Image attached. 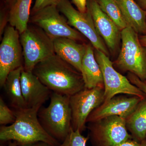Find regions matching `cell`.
I'll return each instance as SVG.
<instances>
[{
	"instance_id": "1",
	"label": "cell",
	"mask_w": 146,
	"mask_h": 146,
	"mask_svg": "<svg viewBox=\"0 0 146 146\" xmlns=\"http://www.w3.org/2000/svg\"><path fill=\"white\" fill-rule=\"evenodd\" d=\"M33 72L55 93L71 96L85 88L81 73L56 54L39 62Z\"/></svg>"
},
{
	"instance_id": "2",
	"label": "cell",
	"mask_w": 146,
	"mask_h": 146,
	"mask_svg": "<svg viewBox=\"0 0 146 146\" xmlns=\"http://www.w3.org/2000/svg\"><path fill=\"white\" fill-rule=\"evenodd\" d=\"M41 106L26 108L15 110V122L0 127L1 142L14 141L18 146L43 142L52 146H59L60 143L45 130L39 121L38 112Z\"/></svg>"
},
{
	"instance_id": "3",
	"label": "cell",
	"mask_w": 146,
	"mask_h": 146,
	"mask_svg": "<svg viewBox=\"0 0 146 146\" xmlns=\"http://www.w3.org/2000/svg\"><path fill=\"white\" fill-rule=\"evenodd\" d=\"M50 97L49 105L39 109L38 118L45 130L62 143L72 127L70 96L53 92Z\"/></svg>"
},
{
	"instance_id": "4",
	"label": "cell",
	"mask_w": 146,
	"mask_h": 146,
	"mask_svg": "<svg viewBox=\"0 0 146 146\" xmlns=\"http://www.w3.org/2000/svg\"><path fill=\"white\" fill-rule=\"evenodd\" d=\"M121 48L115 64L121 70L146 80V49L141 44L138 33L128 26L121 31Z\"/></svg>"
},
{
	"instance_id": "5",
	"label": "cell",
	"mask_w": 146,
	"mask_h": 146,
	"mask_svg": "<svg viewBox=\"0 0 146 146\" xmlns=\"http://www.w3.org/2000/svg\"><path fill=\"white\" fill-rule=\"evenodd\" d=\"M20 38L25 70L33 72L39 62L55 54L53 39L37 26L29 25Z\"/></svg>"
},
{
	"instance_id": "6",
	"label": "cell",
	"mask_w": 146,
	"mask_h": 146,
	"mask_svg": "<svg viewBox=\"0 0 146 146\" xmlns=\"http://www.w3.org/2000/svg\"><path fill=\"white\" fill-rule=\"evenodd\" d=\"M86 128L92 146H118L132 138L126 126L125 119L119 116H110L89 123Z\"/></svg>"
},
{
	"instance_id": "7",
	"label": "cell",
	"mask_w": 146,
	"mask_h": 146,
	"mask_svg": "<svg viewBox=\"0 0 146 146\" xmlns=\"http://www.w3.org/2000/svg\"><path fill=\"white\" fill-rule=\"evenodd\" d=\"M95 57L98 63L103 77L104 101H109L118 94H127L145 98L146 94L129 80L121 74L113 67L107 55L96 50Z\"/></svg>"
},
{
	"instance_id": "8",
	"label": "cell",
	"mask_w": 146,
	"mask_h": 146,
	"mask_svg": "<svg viewBox=\"0 0 146 146\" xmlns=\"http://www.w3.org/2000/svg\"><path fill=\"white\" fill-rule=\"evenodd\" d=\"M60 13L57 6H49L32 14L29 23L42 29L52 39L66 37L76 41L83 40L82 35L71 27Z\"/></svg>"
},
{
	"instance_id": "9",
	"label": "cell",
	"mask_w": 146,
	"mask_h": 146,
	"mask_svg": "<svg viewBox=\"0 0 146 146\" xmlns=\"http://www.w3.org/2000/svg\"><path fill=\"white\" fill-rule=\"evenodd\" d=\"M72 127L81 133L86 128V120L90 114L104 101V87L84 89L70 96Z\"/></svg>"
},
{
	"instance_id": "10",
	"label": "cell",
	"mask_w": 146,
	"mask_h": 146,
	"mask_svg": "<svg viewBox=\"0 0 146 146\" xmlns=\"http://www.w3.org/2000/svg\"><path fill=\"white\" fill-rule=\"evenodd\" d=\"M23 66L20 33L10 25L5 30L0 44V85L3 87L9 74Z\"/></svg>"
},
{
	"instance_id": "11",
	"label": "cell",
	"mask_w": 146,
	"mask_h": 146,
	"mask_svg": "<svg viewBox=\"0 0 146 146\" xmlns=\"http://www.w3.org/2000/svg\"><path fill=\"white\" fill-rule=\"evenodd\" d=\"M58 9L65 16L68 23L89 39L96 50L108 54L105 44L97 32L91 13L88 9L82 13L73 6L69 0H60Z\"/></svg>"
},
{
	"instance_id": "12",
	"label": "cell",
	"mask_w": 146,
	"mask_h": 146,
	"mask_svg": "<svg viewBox=\"0 0 146 146\" xmlns=\"http://www.w3.org/2000/svg\"><path fill=\"white\" fill-rule=\"evenodd\" d=\"M143 99L136 96H115L94 110L87 118L86 123L110 116H119L126 119Z\"/></svg>"
},
{
	"instance_id": "13",
	"label": "cell",
	"mask_w": 146,
	"mask_h": 146,
	"mask_svg": "<svg viewBox=\"0 0 146 146\" xmlns=\"http://www.w3.org/2000/svg\"><path fill=\"white\" fill-rule=\"evenodd\" d=\"M87 7L98 33L110 49L115 50L121 37L119 29L102 10L97 0H87Z\"/></svg>"
},
{
	"instance_id": "14",
	"label": "cell",
	"mask_w": 146,
	"mask_h": 146,
	"mask_svg": "<svg viewBox=\"0 0 146 146\" xmlns=\"http://www.w3.org/2000/svg\"><path fill=\"white\" fill-rule=\"evenodd\" d=\"M22 93L27 107L41 106L51 95L50 90L33 72L23 70L21 73Z\"/></svg>"
},
{
	"instance_id": "15",
	"label": "cell",
	"mask_w": 146,
	"mask_h": 146,
	"mask_svg": "<svg viewBox=\"0 0 146 146\" xmlns=\"http://www.w3.org/2000/svg\"><path fill=\"white\" fill-rule=\"evenodd\" d=\"M53 41L55 54L80 72L86 45L79 44L76 40L66 37L55 38Z\"/></svg>"
},
{
	"instance_id": "16",
	"label": "cell",
	"mask_w": 146,
	"mask_h": 146,
	"mask_svg": "<svg viewBox=\"0 0 146 146\" xmlns=\"http://www.w3.org/2000/svg\"><path fill=\"white\" fill-rule=\"evenodd\" d=\"M80 73L85 88L92 89L98 86L104 87L102 73L91 45H86V50L82 62Z\"/></svg>"
},
{
	"instance_id": "17",
	"label": "cell",
	"mask_w": 146,
	"mask_h": 146,
	"mask_svg": "<svg viewBox=\"0 0 146 146\" xmlns=\"http://www.w3.org/2000/svg\"><path fill=\"white\" fill-rule=\"evenodd\" d=\"M120 8L128 26L137 33H146V13L134 0H121Z\"/></svg>"
},
{
	"instance_id": "18",
	"label": "cell",
	"mask_w": 146,
	"mask_h": 146,
	"mask_svg": "<svg viewBox=\"0 0 146 146\" xmlns=\"http://www.w3.org/2000/svg\"><path fill=\"white\" fill-rule=\"evenodd\" d=\"M126 126L133 140L141 143L146 138V98L125 119Z\"/></svg>"
},
{
	"instance_id": "19",
	"label": "cell",
	"mask_w": 146,
	"mask_h": 146,
	"mask_svg": "<svg viewBox=\"0 0 146 146\" xmlns=\"http://www.w3.org/2000/svg\"><path fill=\"white\" fill-rule=\"evenodd\" d=\"M23 69V66H22L11 72L3 86L11 105L16 110L27 108L23 96L21 84V73Z\"/></svg>"
},
{
	"instance_id": "20",
	"label": "cell",
	"mask_w": 146,
	"mask_h": 146,
	"mask_svg": "<svg viewBox=\"0 0 146 146\" xmlns=\"http://www.w3.org/2000/svg\"><path fill=\"white\" fill-rule=\"evenodd\" d=\"M32 1L17 0L10 8L8 13V23L18 31L20 34L25 31L28 26Z\"/></svg>"
},
{
	"instance_id": "21",
	"label": "cell",
	"mask_w": 146,
	"mask_h": 146,
	"mask_svg": "<svg viewBox=\"0 0 146 146\" xmlns=\"http://www.w3.org/2000/svg\"><path fill=\"white\" fill-rule=\"evenodd\" d=\"M98 1L102 10L117 25L120 30L128 27L121 9L116 3L110 0H98Z\"/></svg>"
},
{
	"instance_id": "22",
	"label": "cell",
	"mask_w": 146,
	"mask_h": 146,
	"mask_svg": "<svg viewBox=\"0 0 146 146\" xmlns=\"http://www.w3.org/2000/svg\"><path fill=\"white\" fill-rule=\"evenodd\" d=\"M89 140L88 136L85 137L80 131L74 130L72 127L68 136L59 146H86Z\"/></svg>"
},
{
	"instance_id": "23",
	"label": "cell",
	"mask_w": 146,
	"mask_h": 146,
	"mask_svg": "<svg viewBox=\"0 0 146 146\" xmlns=\"http://www.w3.org/2000/svg\"><path fill=\"white\" fill-rule=\"evenodd\" d=\"M16 119L15 111H12L6 104L3 98H0V124L2 126L12 124Z\"/></svg>"
},
{
	"instance_id": "24",
	"label": "cell",
	"mask_w": 146,
	"mask_h": 146,
	"mask_svg": "<svg viewBox=\"0 0 146 146\" xmlns=\"http://www.w3.org/2000/svg\"><path fill=\"white\" fill-rule=\"evenodd\" d=\"M60 0H36L31 11V14L51 5L57 6Z\"/></svg>"
},
{
	"instance_id": "25",
	"label": "cell",
	"mask_w": 146,
	"mask_h": 146,
	"mask_svg": "<svg viewBox=\"0 0 146 146\" xmlns=\"http://www.w3.org/2000/svg\"><path fill=\"white\" fill-rule=\"evenodd\" d=\"M78 10L84 13L87 10V0H72Z\"/></svg>"
},
{
	"instance_id": "26",
	"label": "cell",
	"mask_w": 146,
	"mask_h": 146,
	"mask_svg": "<svg viewBox=\"0 0 146 146\" xmlns=\"http://www.w3.org/2000/svg\"><path fill=\"white\" fill-rule=\"evenodd\" d=\"M118 146H141V144L133 140V138H131L123 142Z\"/></svg>"
},
{
	"instance_id": "27",
	"label": "cell",
	"mask_w": 146,
	"mask_h": 146,
	"mask_svg": "<svg viewBox=\"0 0 146 146\" xmlns=\"http://www.w3.org/2000/svg\"><path fill=\"white\" fill-rule=\"evenodd\" d=\"M19 146H52L47 143L43 142H38L28 144V145H24Z\"/></svg>"
},
{
	"instance_id": "28",
	"label": "cell",
	"mask_w": 146,
	"mask_h": 146,
	"mask_svg": "<svg viewBox=\"0 0 146 146\" xmlns=\"http://www.w3.org/2000/svg\"><path fill=\"white\" fill-rule=\"evenodd\" d=\"M138 4L143 9H146V0H137Z\"/></svg>"
},
{
	"instance_id": "29",
	"label": "cell",
	"mask_w": 146,
	"mask_h": 146,
	"mask_svg": "<svg viewBox=\"0 0 146 146\" xmlns=\"http://www.w3.org/2000/svg\"><path fill=\"white\" fill-rule=\"evenodd\" d=\"M139 39L141 44L146 49V35L141 36Z\"/></svg>"
},
{
	"instance_id": "30",
	"label": "cell",
	"mask_w": 146,
	"mask_h": 146,
	"mask_svg": "<svg viewBox=\"0 0 146 146\" xmlns=\"http://www.w3.org/2000/svg\"><path fill=\"white\" fill-rule=\"evenodd\" d=\"M7 3V4L9 7H11L14 5V4L16 3L17 0H5Z\"/></svg>"
},
{
	"instance_id": "31",
	"label": "cell",
	"mask_w": 146,
	"mask_h": 146,
	"mask_svg": "<svg viewBox=\"0 0 146 146\" xmlns=\"http://www.w3.org/2000/svg\"><path fill=\"white\" fill-rule=\"evenodd\" d=\"M140 89L146 94V83H142L140 86Z\"/></svg>"
},
{
	"instance_id": "32",
	"label": "cell",
	"mask_w": 146,
	"mask_h": 146,
	"mask_svg": "<svg viewBox=\"0 0 146 146\" xmlns=\"http://www.w3.org/2000/svg\"><path fill=\"white\" fill-rule=\"evenodd\" d=\"M0 146H18V143L16 141H12V142H11V141H9V143L7 145L5 146L2 145Z\"/></svg>"
},
{
	"instance_id": "33",
	"label": "cell",
	"mask_w": 146,
	"mask_h": 146,
	"mask_svg": "<svg viewBox=\"0 0 146 146\" xmlns=\"http://www.w3.org/2000/svg\"><path fill=\"white\" fill-rule=\"evenodd\" d=\"M110 1H113L116 3L119 7H120V4H121V0H110Z\"/></svg>"
},
{
	"instance_id": "34",
	"label": "cell",
	"mask_w": 146,
	"mask_h": 146,
	"mask_svg": "<svg viewBox=\"0 0 146 146\" xmlns=\"http://www.w3.org/2000/svg\"><path fill=\"white\" fill-rule=\"evenodd\" d=\"M141 146H146V138L141 143Z\"/></svg>"
}]
</instances>
